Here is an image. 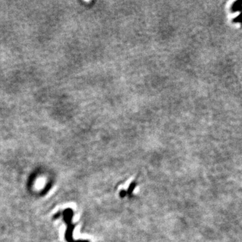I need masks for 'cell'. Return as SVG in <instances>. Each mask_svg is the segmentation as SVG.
Wrapping results in <instances>:
<instances>
[{
	"label": "cell",
	"instance_id": "5b68a950",
	"mask_svg": "<svg viewBox=\"0 0 242 242\" xmlns=\"http://www.w3.org/2000/svg\"><path fill=\"white\" fill-rule=\"evenodd\" d=\"M74 242H90L88 240H75Z\"/></svg>",
	"mask_w": 242,
	"mask_h": 242
},
{
	"label": "cell",
	"instance_id": "277c9868",
	"mask_svg": "<svg viewBox=\"0 0 242 242\" xmlns=\"http://www.w3.org/2000/svg\"><path fill=\"white\" fill-rule=\"evenodd\" d=\"M126 192H125V190H122V191L121 192V193H120L121 197L123 198V197H124V196H126Z\"/></svg>",
	"mask_w": 242,
	"mask_h": 242
},
{
	"label": "cell",
	"instance_id": "7a4b0ae2",
	"mask_svg": "<svg viewBox=\"0 0 242 242\" xmlns=\"http://www.w3.org/2000/svg\"><path fill=\"white\" fill-rule=\"evenodd\" d=\"M135 186H136V183H135V182H132V183L131 184V185L129 186V188H128L127 193L129 194H131L132 193H133V190H134V189L135 188Z\"/></svg>",
	"mask_w": 242,
	"mask_h": 242
},
{
	"label": "cell",
	"instance_id": "3957f363",
	"mask_svg": "<svg viewBox=\"0 0 242 242\" xmlns=\"http://www.w3.org/2000/svg\"><path fill=\"white\" fill-rule=\"evenodd\" d=\"M61 216V213L60 212H58L57 213L54 215L53 216V219H57L59 217Z\"/></svg>",
	"mask_w": 242,
	"mask_h": 242
},
{
	"label": "cell",
	"instance_id": "6da1fadb",
	"mask_svg": "<svg viewBox=\"0 0 242 242\" xmlns=\"http://www.w3.org/2000/svg\"><path fill=\"white\" fill-rule=\"evenodd\" d=\"M63 216L64 221L67 225V230L65 232V239L67 242H74V240L73 239V231L74 230L75 225L72 223V218L74 216V211L71 209H66L63 213Z\"/></svg>",
	"mask_w": 242,
	"mask_h": 242
}]
</instances>
